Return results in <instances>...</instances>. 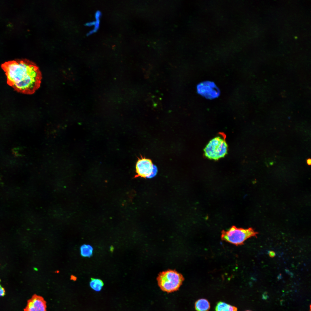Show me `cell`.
Instances as JSON below:
<instances>
[{
  "label": "cell",
  "instance_id": "1",
  "mask_svg": "<svg viewBox=\"0 0 311 311\" xmlns=\"http://www.w3.org/2000/svg\"><path fill=\"white\" fill-rule=\"evenodd\" d=\"M1 67L5 72L7 83L18 92L31 94L40 87L42 74L39 67L26 59L8 61Z\"/></svg>",
  "mask_w": 311,
  "mask_h": 311
},
{
  "label": "cell",
  "instance_id": "2",
  "mask_svg": "<svg viewBox=\"0 0 311 311\" xmlns=\"http://www.w3.org/2000/svg\"><path fill=\"white\" fill-rule=\"evenodd\" d=\"M160 289L168 293L178 290L184 280L182 275L175 270H169L161 273L157 278Z\"/></svg>",
  "mask_w": 311,
  "mask_h": 311
},
{
  "label": "cell",
  "instance_id": "3",
  "mask_svg": "<svg viewBox=\"0 0 311 311\" xmlns=\"http://www.w3.org/2000/svg\"><path fill=\"white\" fill-rule=\"evenodd\" d=\"M257 234L251 228L244 229L232 226L227 231H223L221 238L223 240L238 245L243 244L246 240L250 237L256 236Z\"/></svg>",
  "mask_w": 311,
  "mask_h": 311
},
{
  "label": "cell",
  "instance_id": "4",
  "mask_svg": "<svg viewBox=\"0 0 311 311\" xmlns=\"http://www.w3.org/2000/svg\"><path fill=\"white\" fill-rule=\"evenodd\" d=\"M228 146L225 141L220 136L211 140L206 145L204 151L206 157L217 160L223 157L227 154Z\"/></svg>",
  "mask_w": 311,
  "mask_h": 311
},
{
  "label": "cell",
  "instance_id": "5",
  "mask_svg": "<svg viewBox=\"0 0 311 311\" xmlns=\"http://www.w3.org/2000/svg\"><path fill=\"white\" fill-rule=\"evenodd\" d=\"M138 158L135 166L136 174L134 177H140L151 178L156 174L157 169L154 166L152 160L141 156Z\"/></svg>",
  "mask_w": 311,
  "mask_h": 311
},
{
  "label": "cell",
  "instance_id": "6",
  "mask_svg": "<svg viewBox=\"0 0 311 311\" xmlns=\"http://www.w3.org/2000/svg\"><path fill=\"white\" fill-rule=\"evenodd\" d=\"M197 91L199 94L209 99L216 98L220 94L219 88L215 83L208 81L199 83L197 86Z\"/></svg>",
  "mask_w": 311,
  "mask_h": 311
},
{
  "label": "cell",
  "instance_id": "7",
  "mask_svg": "<svg viewBox=\"0 0 311 311\" xmlns=\"http://www.w3.org/2000/svg\"><path fill=\"white\" fill-rule=\"evenodd\" d=\"M24 311H47L46 302L42 296L33 295L28 300Z\"/></svg>",
  "mask_w": 311,
  "mask_h": 311
},
{
  "label": "cell",
  "instance_id": "8",
  "mask_svg": "<svg viewBox=\"0 0 311 311\" xmlns=\"http://www.w3.org/2000/svg\"><path fill=\"white\" fill-rule=\"evenodd\" d=\"M210 308L208 301L205 299H200L197 300L195 304L196 311H208Z\"/></svg>",
  "mask_w": 311,
  "mask_h": 311
},
{
  "label": "cell",
  "instance_id": "9",
  "mask_svg": "<svg viewBox=\"0 0 311 311\" xmlns=\"http://www.w3.org/2000/svg\"><path fill=\"white\" fill-rule=\"evenodd\" d=\"M215 311H237V308L224 302H218L215 307Z\"/></svg>",
  "mask_w": 311,
  "mask_h": 311
},
{
  "label": "cell",
  "instance_id": "10",
  "mask_svg": "<svg viewBox=\"0 0 311 311\" xmlns=\"http://www.w3.org/2000/svg\"><path fill=\"white\" fill-rule=\"evenodd\" d=\"M104 285L103 281L98 278H92L90 282V287L94 290L97 292L100 291Z\"/></svg>",
  "mask_w": 311,
  "mask_h": 311
},
{
  "label": "cell",
  "instance_id": "11",
  "mask_svg": "<svg viewBox=\"0 0 311 311\" xmlns=\"http://www.w3.org/2000/svg\"><path fill=\"white\" fill-rule=\"evenodd\" d=\"M81 255L84 257H90L92 256L93 252L92 247L89 244H84L80 248Z\"/></svg>",
  "mask_w": 311,
  "mask_h": 311
},
{
  "label": "cell",
  "instance_id": "12",
  "mask_svg": "<svg viewBox=\"0 0 311 311\" xmlns=\"http://www.w3.org/2000/svg\"><path fill=\"white\" fill-rule=\"evenodd\" d=\"M5 295V289L0 284V297L3 296Z\"/></svg>",
  "mask_w": 311,
  "mask_h": 311
},
{
  "label": "cell",
  "instance_id": "13",
  "mask_svg": "<svg viewBox=\"0 0 311 311\" xmlns=\"http://www.w3.org/2000/svg\"><path fill=\"white\" fill-rule=\"evenodd\" d=\"M95 16L96 19H99L101 16V12L99 11H97L96 12Z\"/></svg>",
  "mask_w": 311,
  "mask_h": 311
},
{
  "label": "cell",
  "instance_id": "14",
  "mask_svg": "<svg viewBox=\"0 0 311 311\" xmlns=\"http://www.w3.org/2000/svg\"><path fill=\"white\" fill-rule=\"evenodd\" d=\"M268 254L271 257H273L275 255V253L272 251H270L268 252Z\"/></svg>",
  "mask_w": 311,
  "mask_h": 311
},
{
  "label": "cell",
  "instance_id": "15",
  "mask_svg": "<svg viewBox=\"0 0 311 311\" xmlns=\"http://www.w3.org/2000/svg\"><path fill=\"white\" fill-rule=\"evenodd\" d=\"M96 23V21H93L92 22H88L86 23V25L88 26H90L93 25H95Z\"/></svg>",
  "mask_w": 311,
  "mask_h": 311
},
{
  "label": "cell",
  "instance_id": "16",
  "mask_svg": "<svg viewBox=\"0 0 311 311\" xmlns=\"http://www.w3.org/2000/svg\"><path fill=\"white\" fill-rule=\"evenodd\" d=\"M307 164L309 165H310L311 164V160L310 159H308L307 160Z\"/></svg>",
  "mask_w": 311,
  "mask_h": 311
},
{
  "label": "cell",
  "instance_id": "17",
  "mask_svg": "<svg viewBox=\"0 0 311 311\" xmlns=\"http://www.w3.org/2000/svg\"><path fill=\"white\" fill-rule=\"evenodd\" d=\"M113 249H113V247L112 246H111V247L110 248V250L111 251H113Z\"/></svg>",
  "mask_w": 311,
  "mask_h": 311
},
{
  "label": "cell",
  "instance_id": "18",
  "mask_svg": "<svg viewBox=\"0 0 311 311\" xmlns=\"http://www.w3.org/2000/svg\"><path fill=\"white\" fill-rule=\"evenodd\" d=\"M251 311V310H246V311Z\"/></svg>",
  "mask_w": 311,
  "mask_h": 311
}]
</instances>
